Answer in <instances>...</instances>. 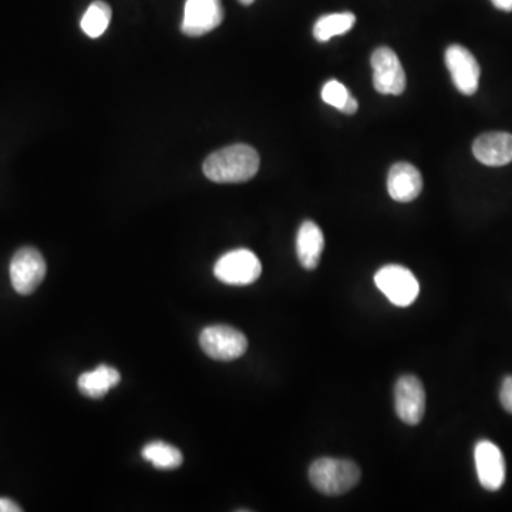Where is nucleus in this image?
Listing matches in <instances>:
<instances>
[{
	"label": "nucleus",
	"mask_w": 512,
	"mask_h": 512,
	"mask_svg": "<svg viewBox=\"0 0 512 512\" xmlns=\"http://www.w3.org/2000/svg\"><path fill=\"white\" fill-rule=\"evenodd\" d=\"M258 153L247 144H235L215 151L202 165L205 177L218 184H239L252 180L259 170Z\"/></svg>",
	"instance_id": "obj_1"
},
{
	"label": "nucleus",
	"mask_w": 512,
	"mask_h": 512,
	"mask_svg": "<svg viewBox=\"0 0 512 512\" xmlns=\"http://www.w3.org/2000/svg\"><path fill=\"white\" fill-rule=\"evenodd\" d=\"M309 480L319 493L336 497L356 487L360 481V468L350 460L319 458L309 468Z\"/></svg>",
	"instance_id": "obj_2"
},
{
	"label": "nucleus",
	"mask_w": 512,
	"mask_h": 512,
	"mask_svg": "<svg viewBox=\"0 0 512 512\" xmlns=\"http://www.w3.org/2000/svg\"><path fill=\"white\" fill-rule=\"evenodd\" d=\"M375 284L399 308L413 305L420 292L416 276L402 265H386L380 268L375 275Z\"/></svg>",
	"instance_id": "obj_3"
},
{
	"label": "nucleus",
	"mask_w": 512,
	"mask_h": 512,
	"mask_svg": "<svg viewBox=\"0 0 512 512\" xmlns=\"http://www.w3.org/2000/svg\"><path fill=\"white\" fill-rule=\"evenodd\" d=\"M218 281L232 286L254 284L262 274V264L258 256L249 249H235L218 259L214 266Z\"/></svg>",
	"instance_id": "obj_4"
},
{
	"label": "nucleus",
	"mask_w": 512,
	"mask_h": 512,
	"mask_svg": "<svg viewBox=\"0 0 512 512\" xmlns=\"http://www.w3.org/2000/svg\"><path fill=\"white\" fill-rule=\"evenodd\" d=\"M200 345L211 359L229 362L247 352L248 340L244 333L231 326L212 325L202 330Z\"/></svg>",
	"instance_id": "obj_5"
},
{
	"label": "nucleus",
	"mask_w": 512,
	"mask_h": 512,
	"mask_svg": "<svg viewBox=\"0 0 512 512\" xmlns=\"http://www.w3.org/2000/svg\"><path fill=\"white\" fill-rule=\"evenodd\" d=\"M46 261L37 249H19L10 262V281L19 295H30L39 288L46 276Z\"/></svg>",
	"instance_id": "obj_6"
},
{
	"label": "nucleus",
	"mask_w": 512,
	"mask_h": 512,
	"mask_svg": "<svg viewBox=\"0 0 512 512\" xmlns=\"http://www.w3.org/2000/svg\"><path fill=\"white\" fill-rule=\"evenodd\" d=\"M373 86L380 94L399 96L406 90V73L399 56L390 47H379L372 55Z\"/></svg>",
	"instance_id": "obj_7"
},
{
	"label": "nucleus",
	"mask_w": 512,
	"mask_h": 512,
	"mask_svg": "<svg viewBox=\"0 0 512 512\" xmlns=\"http://www.w3.org/2000/svg\"><path fill=\"white\" fill-rule=\"evenodd\" d=\"M394 406L397 416L410 426H416L423 420L426 410V393L423 383L416 376L400 377L394 387Z\"/></svg>",
	"instance_id": "obj_8"
},
{
	"label": "nucleus",
	"mask_w": 512,
	"mask_h": 512,
	"mask_svg": "<svg viewBox=\"0 0 512 512\" xmlns=\"http://www.w3.org/2000/svg\"><path fill=\"white\" fill-rule=\"evenodd\" d=\"M224 20L221 0H187L184 9V35L198 37L217 29Z\"/></svg>",
	"instance_id": "obj_9"
},
{
	"label": "nucleus",
	"mask_w": 512,
	"mask_h": 512,
	"mask_svg": "<svg viewBox=\"0 0 512 512\" xmlns=\"http://www.w3.org/2000/svg\"><path fill=\"white\" fill-rule=\"evenodd\" d=\"M446 64L458 92L466 94V96L477 92L481 70L476 57L471 55L470 50L460 45L448 47Z\"/></svg>",
	"instance_id": "obj_10"
},
{
	"label": "nucleus",
	"mask_w": 512,
	"mask_h": 512,
	"mask_svg": "<svg viewBox=\"0 0 512 512\" xmlns=\"http://www.w3.org/2000/svg\"><path fill=\"white\" fill-rule=\"evenodd\" d=\"M478 480L485 490L498 491L505 481V460L500 448L483 440L474 450Z\"/></svg>",
	"instance_id": "obj_11"
},
{
	"label": "nucleus",
	"mask_w": 512,
	"mask_h": 512,
	"mask_svg": "<svg viewBox=\"0 0 512 512\" xmlns=\"http://www.w3.org/2000/svg\"><path fill=\"white\" fill-rule=\"evenodd\" d=\"M387 190L394 201L412 202L423 191V177L414 165L396 163L390 168Z\"/></svg>",
	"instance_id": "obj_12"
},
{
	"label": "nucleus",
	"mask_w": 512,
	"mask_h": 512,
	"mask_svg": "<svg viewBox=\"0 0 512 512\" xmlns=\"http://www.w3.org/2000/svg\"><path fill=\"white\" fill-rule=\"evenodd\" d=\"M474 157L488 167L512 163V136L508 133H487L474 141Z\"/></svg>",
	"instance_id": "obj_13"
},
{
	"label": "nucleus",
	"mask_w": 512,
	"mask_h": 512,
	"mask_svg": "<svg viewBox=\"0 0 512 512\" xmlns=\"http://www.w3.org/2000/svg\"><path fill=\"white\" fill-rule=\"evenodd\" d=\"M325 248L322 229L313 221H305L296 237V254L305 269H315L319 265L320 256Z\"/></svg>",
	"instance_id": "obj_14"
},
{
	"label": "nucleus",
	"mask_w": 512,
	"mask_h": 512,
	"mask_svg": "<svg viewBox=\"0 0 512 512\" xmlns=\"http://www.w3.org/2000/svg\"><path fill=\"white\" fill-rule=\"evenodd\" d=\"M120 379V373L116 369L101 365L92 372L83 373L79 377L77 386L84 396L90 397V399H101L120 383Z\"/></svg>",
	"instance_id": "obj_15"
},
{
	"label": "nucleus",
	"mask_w": 512,
	"mask_h": 512,
	"mask_svg": "<svg viewBox=\"0 0 512 512\" xmlns=\"http://www.w3.org/2000/svg\"><path fill=\"white\" fill-rule=\"evenodd\" d=\"M141 456L148 463L153 464L157 470L171 471L177 470L183 464V454L177 447L163 441H153L147 444L141 451Z\"/></svg>",
	"instance_id": "obj_16"
},
{
	"label": "nucleus",
	"mask_w": 512,
	"mask_h": 512,
	"mask_svg": "<svg viewBox=\"0 0 512 512\" xmlns=\"http://www.w3.org/2000/svg\"><path fill=\"white\" fill-rule=\"evenodd\" d=\"M356 16L353 13H333L320 18L313 26V36L318 42H329L332 37L342 36L355 26Z\"/></svg>",
	"instance_id": "obj_17"
},
{
	"label": "nucleus",
	"mask_w": 512,
	"mask_h": 512,
	"mask_svg": "<svg viewBox=\"0 0 512 512\" xmlns=\"http://www.w3.org/2000/svg\"><path fill=\"white\" fill-rule=\"evenodd\" d=\"M111 20V8L103 0H96L84 13L82 30L92 39H97L109 28Z\"/></svg>",
	"instance_id": "obj_18"
},
{
	"label": "nucleus",
	"mask_w": 512,
	"mask_h": 512,
	"mask_svg": "<svg viewBox=\"0 0 512 512\" xmlns=\"http://www.w3.org/2000/svg\"><path fill=\"white\" fill-rule=\"evenodd\" d=\"M350 93L342 83L338 80H329L328 83L323 86L322 99L329 106L335 107L340 111L345 107L346 101L349 100Z\"/></svg>",
	"instance_id": "obj_19"
},
{
	"label": "nucleus",
	"mask_w": 512,
	"mask_h": 512,
	"mask_svg": "<svg viewBox=\"0 0 512 512\" xmlns=\"http://www.w3.org/2000/svg\"><path fill=\"white\" fill-rule=\"evenodd\" d=\"M500 400L505 412L512 414V376L505 377L503 387H501Z\"/></svg>",
	"instance_id": "obj_20"
},
{
	"label": "nucleus",
	"mask_w": 512,
	"mask_h": 512,
	"mask_svg": "<svg viewBox=\"0 0 512 512\" xmlns=\"http://www.w3.org/2000/svg\"><path fill=\"white\" fill-rule=\"evenodd\" d=\"M22 508L9 498H0V512H20Z\"/></svg>",
	"instance_id": "obj_21"
},
{
	"label": "nucleus",
	"mask_w": 512,
	"mask_h": 512,
	"mask_svg": "<svg viewBox=\"0 0 512 512\" xmlns=\"http://www.w3.org/2000/svg\"><path fill=\"white\" fill-rule=\"evenodd\" d=\"M357 109H359V104H357V100L355 97L350 96L349 100L346 101L345 107H343V113L348 114V116H352L355 114Z\"/></svg>",
	"instance_id": "obj_22"
},
{
	"label": "nucleus",
	"mask_w": 512,
	"mask_h": 512,
	"mask_svg": "<svg viewBox=\"0 0 512 512\" xmlns=\"http://www.w3.org/2000/svg\"><path fill=\"white\" fill-rule=\"evenodd\" d=\"M495 8L504 10V12H512V0H491Z\"/></svg>",
	"instance_id": "obj_23"
},
{
	"label": "nucleus",
	"mask_w": 512,
	"mask_h": 512,
	"mask_svg": "<svg viewBox=\"0 0 512 512\" xmlns=\"http://www.w3.org/2000/svg\"><path fill=\"white\" fill-rule=\"evenodd\" d=\"M239 2H241L242 5L248 6V5H252V3L255 2V0H239Z\"/></svg>",
	"instance_id": "obj_24"
}]
</instances>
